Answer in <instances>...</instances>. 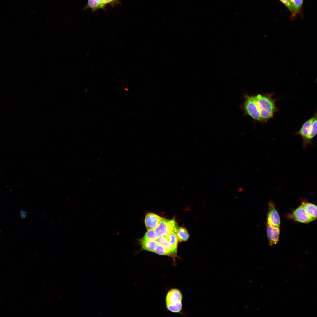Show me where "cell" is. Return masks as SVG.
Listing matches in <instances>:
<instances>
[{
  "label": "cell",
  "mask_w": 317,
  "mask_h": 317,
  "mask_svg": "<svg viewBox=\"0 0 317 317\" xmlns=\"http://www.w3.org/2000/svg\"><path fill=\"white\" fill-rule=\"evenodd\" d=\"M244 108L247 114L256 120L266 122L277 110L275 101L269 94L247 96Z\"/></svg>",
  "instance_id": "cell-1"
},
{
  "label": "cell",
  "mask_w": 317,
  "mask_h": 317,
  "mask_svg": "<svg viewBox=\"0 0 317 317\" xmlns=\"http://www.w3.org/2000/svg\"><path fill=\"white\" fill-rule=\"evenodd\" d=\"M316 114L303 124L297 132L303 139V146L306 148L312 141L317 134Z\"/></svg>",
  "instance_id": "cell-2"
},
{
  "label": "cell",
  "mask_w": 317,
  "mask_h": 317,
  "mask_svg": "<svg viewBox=\"0 0 317 317\" xmlns=\"http://www.w3.org/2000/svg\"><path fill=\"white\" fill-rule=\"evenodd\" d=\"M183 296L181 291L177 289H172L167 292L165 299L166 307L173 313L181 312L182 308Z\"/></svg>",
  "instance_id": "cell-3"
},
{
  "label": "cell",
  "mask_w": 317,
  "mask_h": 317,
  "mask_svg": "<svg viewBox=\"0 0 317 317\" xmlns=\"http://www.w3.org/2000/svg\"><path fill=\"white\" fill-rule=\"evenodd\" d=\"M179 228L174 217L170 220L163 218L154 230L159 236L165 237L171 232L176 233Z\"/></svg>",
  "instance_id": "cell-4"
},
{
  "label": "cell",
  "mask_w": 317,
  "mask_h": 317,
  "mask_svg": "<svg viewBox=\"0 0 317 317\" xmlns=\"http://www.w3.org/2000/svg\"><path fill=\"white\" fill-rule=\"evenodd\" d=\"M289 216L294 220L303 223H308L316 219L308 215L301 205L296 209Z\"/></svg>",
  "instance_id": "cell-5"
},
{
  "label": "cell",
  "mask_w": 317,
  "mask_h": 317,
  "mask_svg": "<svg viewBox=\"0 0 317 317\" xmlns=\"http://www.w3.org/2000/svg\"><path fill=\"white\" fill-rule=\"evenodd\" d=\"M267 224L275 227H280V217L274 204L272 202H269V203Z\"/></svg>",
  "instance_id": "cell-6"
},
{
  "label": "cell",
  "mask_w": 317,
  "mask_h": 317,
  "mask_svg": "<svg viewBox=\"0 0 317 317\" xmlns=\"http://www.w3.org/2000/svg\"><path fill=\"white\" fill-rule=\"evenodd\" d=\"M280 232L279 227H275L267 224V233L270 246L276 244L278 242Z\"/></svg>",
  "instance_id": "cell-7"
},
{
  "label": "cell",
  "mask_w": 317,
  "mask_h": 317,
  "mask_svg": "<svg viewBox=\"0 0 317 317\" xmlns=\"http://www.w3.org/2000/svg\"><path fill=\"white\" fill-rule=\"evenodd\" d=\"M163 218L155 214L148 213L146 215L144 220L147 230L155 229Z\"/></svg>",
  "instance_id": "cell-8"
},
{
  "label": "cell",
  "mask_w": 317,
  "mask_h": 317,
  "mask_svg": "<svg viewBox=\"0 0 317 317\" xmlns=\"http://www.w3.org/2000/svg\"><path fill=\"white\" fill-rule=\"evenodd\" d=\"M158 244L161 245L167 249L171 253L174 263L176 264V259L178 257L177 254V249L175 248L170 245L166 238L163 236H159L156 240Z\"/></svg>",
  "instance_id": "cell-9"
},
{
  "label": "cell",
  "mask_w": 317,
  "mask_h": 317,
  "mask_svg": "<svg viewBox=\"0 0 317 317\" xmlns=\"http://www.w3.org/2000/svg\"><path fill=\"white\" fill-rule=\"evenodd\" d=\"M141 247V250H144L154 252L158 244L155 240H144L142 239L138 240Z\"/></svg>",
  "instance_id": "cell-10"
},
{
  "label": "cell",
  "mask_w": 317,
  "mask_h": 317,
  "mask_svg": "<svg viewBox=\"0 0 317 317\" xmlns=\"http://www.w3.org/2000/svg\"><path fill=\"white\" fill-rule=\"evenodd\" d=\"M301 205L306 212L311 217L316 219L317 206L308 202H303Z\"/></svg>",
  "instance_id": "cell-11"
},
{
  "label": "cell",
  "mask_w": 317,
  "mask_h": 317,
  "mask_svg": "<svg viewBox=\"0 0 317 317\" xmlns=\"http://www.w3.org/2000/svg\"><path fill=\"white\" fill-rule=\"evenodd\" d=\"M303 0H290V3L294 10V14L291 18L293 19L297 14H301V9Z\"/></svg>",
  "instance_id": "cell-12"
},
{
  "label": "cell",
  "mask_w": 317,
  "mask_h": 317,
  "mask_svg": "<svg viewBox=\"0 0 317 317\" xmlns=\"http://www.w3.org/2000/svg\"><path fill=\"white\" fill-rule=\"evenodd\" d=\"M176 234L178 241L180 242L186 241L189 237L187 230L183 227H179Z\"/></svg>",
  "instance_id": "cell-13"
},
{
  "label": "cell",
  "mask_w": 317,
  "mask_h": 317,
  "mask_svg": "<svg viewBox=\"0 0 317 317\" xmlns=\"http://www.w3.org/2000/svg\"><path fill=\"white\" fill-rule=\"evenodd\" d=\"M164 237L170 245L174 248L177 249L178 241L176 233L171 232Z\"/></svg>",
  "instance_id": "cell-14"
},
{
  "label": "cell",
  "mask_w": 317,
  "mask_h": 317,
  "mask_svg": "<svg viewBox=\"0 0 317 317\" xmlns=\"http://www.w3.org/2000/svg\"><path fill=\"white\" fill-rule=\"evenodd\" d=\"M154 229L148 230L141 238L144 240H156L159 237Z\"/></svg>",
  "instance_id": "cell-15"
},
{
  "label": "cell",
  "mask_w": 317,
  "mask_h": 317,
  "mask_svg": "<svg viewBox=\"0 0 317 317\" xmlns=\"http://www.w3.org/2000/svg\"><path fill=\"white\" fill-rule=\"evenodd\" d=\"M154 252L160 255L167 256L172 258L170 251L163 246L158 244Z\"/></svg>",
  "instance_id": "cell-16"
},
{
  "label": "cell",
  "mask_w": 317,
  "mask_h": 317,
  "mask_svg": "<svg viewBox=\"0 0 317 317\" xmlns=\"http://www.w3.org/2000/svg\"><path fill=\"white\" fill-rule=\"evenodd\" d=\"M103 7L94 0H88L87 4L85 8L86 9L90 8L94 10L101 8Z\"/></svg>",
  "instance_id": "cell-17"
},
{
  "label": "cell",
  "mask_w": 317,
  "mask_h": 317,
  "mask_svg": "<svg viewBox=\"0 0 317 317\" xmlns=\"http://www.w3.org/2000/svg\"><path fill=\"white\" fill-rule=\"evenodd\" d=\"M288 9L291 13V18H292L294 14V10L291 4L290 0H279Z\"/></svg>",
  "instance_id": "cell-18"
},
{
  "label": "cell",
  "mask_w": 317,
  "mask_h": 317,
  "mask_svg": "<svg viewBox=\"0 0 317 317\" xmlns=\"http://www.w3.org/2000/svg\"><path fill=\"white\" fill-rule=\"evenodd\" d=\"M19 215L22 219L25 218L28 215L27 212L24 210H21L19 213Z\"/></svg>",
  "instance_id": "cell-19"
},
{
  "label": "cell",
  "mask_w": 317,
  "mask_h": 317,
  "mask_svg": "<svg viewBox=\"0 0 317 317\" xmlns=\"http://www.w3.org/2000/svg\"><path fill=\"white\" fill-rule=\"evenodd\" d=\"M98 4L101 5L103 6L105 4L104 3L103 0H94Z\"/></svg>",
  "instance_id": "cell-20"
},
{
  "label": "cell",
  "mask_w": 317,
  "mask_h": 317,
  "mask_svg": "<svg viewBox=\"0 0 317 317\" xmlns=\"http://www.w3.org/2000/svg\"><path fill=\"white\" fill-rule=\"evenodd\" d=\"M104 3L105 4L110 3L114 0H103Z\"/></svg>",
  "instance_id": "cell-21"
}]
</instances>
